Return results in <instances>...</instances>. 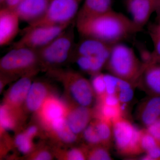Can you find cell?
Returning a JSON list of instances; mask_svg holds the SVG:
<instances>
[{
  "label": "cell",
  "instance_id": "6da1fadb",
  "mask_svg": "<svg viewBox=\"0 0 160 160\" xmlns=\"http://www.w3.org/2000/svg\"><path fill=\"white\" fill-rule=\"evenodd\" d=\"M75 28L83 37L97 39L111 46L139 32L130 18L113 9L104 14L75 21Z\"/></svg>",
  "mask_w": 160,
  "mask_h": 160
},
{
  "label": "cell",
  "instance_id": "7a4b0ae2",
  "mask_svg": "<svg viewBox=\"0 0 160 160\" xmlns=\"http://www.w3.org/2000/svg\"><path fill=\"white\" fill-rule=\"evenodd\" d=\"M145 67V63L131 47L120 42L112 46L105 69L109 73L136 86Z\"/></svg>",
  "mask_w": 160,
  "mask_h": 160
},
{
  "label": "cell",
  "instance_id": "3957f363",
  "mask_svg": "<svg viewBox=\"0 0 160 160\" xmlns=\"http://www.w3.org/2000/svg\"><path fill=\"white\" fill-rule=\"evenodd\" d=\"M75 22L51 42L37 50L39 63L58 66L72 58L76 44Z\"/></svg>",
  "mask_w": 160,
  "mask_h": 160
},
{
  "label": "cell",
  "instance_id": "277c9868",
  "mask_svg": "<svg viewBox=\"0 0 160 160\" xmlns=\"http://www.w3.org/2000/svg\"><path fill=\"white\" fill-rule=\"evenodd\" d=\"M113 139L118 152L126 156L143 153L140 145L142 129L123 117L112 122Z\"/></svg>",
  "mask_w": 160,
  "mask_h": 160
},
{
  "label": "cell",
  "instance_id": "5b68a950",
  "mask_svg": "<svg viewBox=\"0 0 160 160\" xmlns=\"http://www.w3.org/2000/svg\"><path fill=\"white\" fill-rule=\"evenodd\" d=\"M84 0H52L48 10L40 19L26 28L45 25H61L75 21Z\"/></svg>",
  "mask_w": 160,
  "mask_h": 160
},
{
  "label": "cell",
  "instance_id": "8992f818",
  "mask_svg": "<svg viewBox=\"0 0 160 160\" xmlns=\"http://www.w3.org/2000/svg\"><path fill=\"white\" fill-rule=\"evenodd\" d=\"M39 63L37 50L25 47H13L1 58L0 67L5 74L31 73Z\"/></svg>",
  "mask_w": 160,
  "mask_h": 160
},
{
  "label": "cell",
  "instance_id": "52a82bcc",
  "mask_svg": "<svg viewBox=\"0 0 160 160\" xmlns=\"http://www.w3.org/2000/svg\"><path fill=\"white\" fill-rule=\"evenodd\" d=\"M73 23L25 28L22 37L13 43L12 48L25 47L37 51L51 42Z\"/></svg>",
  "mask_w": 160,
  "mask_h": 160
},
{
  "label": "cell",
  "instance_id": "ba28073f",
  "mask_svg": "<svg viewBox=\"0 0 160 160\" xmlns=\"http://www.w3.org/2000/svg\"><path fill=\"white\" fill-rule=\"evenodd\" d=\"M56 72L58 76L70 86L72 97L80 106L88 107L91 105L94 92L91 82L76 72Z\"/></svg>",
  "mask_w": 160,
  "mask_h": 160
},
{
  "label": "cell",
  "instance_id": "9c48e42d",
  "mask_svg": "<svg viewBox=\"0 0 160 160\" xmlns=\"http://www.w3.org/2000/svg\"><path fill=\"white\" fill-rule=\"evenodd\" d=\"M130 18L141 31L160 5V0H125Z\"/></svg>",
  "mask_w": 160,
  "mask_h": 160
},
{
  "label": "cell",
  "instance_id": "30bf717a",
  "mask_svg": "<svg viewBox=\"0 0 160 160\" xmlns=\"http://www.w3.org/2000/svg\"><path fill=\"white\" fill-rule=\"evenodd\" d=\"M20 20L16 9L6 6L0 9V46L9 45L20 31Z\"/></svg>",
  "mask_w": 160,
  "mask_h": 160
},
{
  "label": "cell",
  "instance_id": "8fae6325",
  "mask_svg": "<svg viewBox=\"0 0 160 160\" xmlns=\"http://www.w3.org/2000/svg\"><path fill=\"white\" fill-rule=\"evenodd\" d=\"M112 46L94 38L82 37L76 44L72 58L75 56H83L101 59L107 62Z\"/></svg>",
  "mask_w": 160,
  "mask_h": 160
},
{
  "label": "cell",
  "instance_id": "7c38bea8",
  "mask_svg": "<svg viewBox=\"0 0 160 160\" xmlns=\"http://www.w3.org/2000/svg\"><path fill=\"white\" fill-rule=\"evenodd\" d=\"M52 0H22L16 10L20 20L28 24L41 18L48 10Z\"/></svg>",
  "mask_w": 160,
  "mask_h": 160
},
{
  "label": "cell",
  "instance_id": "4fadbf2b",
  "mask_svg": "<svg viewBox=\"0 0 160 160\" xmlns=\"http://www.w3.org/2000/svg\"><path fill=\"white\" fill-rule=\"evenodd\" d=\"M137 86L151 96H160V63L146 64Z\"/></svg>",
  "mask_w": 160,
  "mask_h": 160
},
{
  "label": "cell",
  "instance_id": "5bb4252c",
  "mask_svg": "<svg viewBox=\"0 0 160 160\" xmlns=\"http://www.w3.org/2000/svg\"><path fill=\"white\" fill-rule=\"evenodd\" d=\"M138 117L146 128L160 118V96H151L143 102L138 109Z\"/></svg>",
  "mask_w": 160,
  "mask_h": 160
},
{
  "label": "cell",
  "instance_id": "9a60e30c",
  "mask_svg": "<svg viewBox=\"0 0 160 160\" xmlns=\"http://www.w3.org/2000/svg\"><path fill=\"white\" fill-rule=\"evenodd\" d=\"M112 9V0H84L75 21L104 14Z\"/></svg>",
  "mask_w": 160,
  "mask_h": 160
},
{
  "label": "cell",
  "instance_id": "2e32d148",
  "mask_svg": "<svg viewBox=\"0 0 160 160\" xmlns=\"http://www.w3.org/2000/svg\"><path fill=\"white\" fill-rule=\"evenodd\" d=\"M87 107L80 106L73 109L67 117V124L76 134L84 131L88 126L92 112Z\"/></svg>",
  "mask_w": 160,
  "mask_h": 160
},
{
  "label": "cell",
  "instance_id": "e0dca14e",
  "mask_svg": "<svg viewBox=\"0 0 160 160\" xmlns=\"http://www.w3.org/2000/svg\"><path fill=\"white\" fill-rule=\"evenodd\" d=\"M47 91L45 84L41 82H35L31 87L26 98L27 108L34 111L38 110L44 103Z\"/></svg>",
  "mask_w": 160,
  "mask_h": 160
},
{
  "label": "cell",
  "instance_id": "ac0fdd59",
  "mask_svg": "<svg viewBox=\"0 0 160 160\" xmlns=\"http://www.w3.org/2000/svg\"><path fill=\"white\" fill-rule=\"evenodd\" d=\"M32 85L29 74L20 78L10 89L9 99L12 102L18 104L26 99Z\"/></svg>",
  "mask_w": 160,
  "mask_h": 160
},
{
  "label": "cell",
  "instance_id": "d6986e66",
  "mask_svg": "<svg viewBox=\"0 0 160 160\" xmlns=\"http://www.w3.org/2000/svg\"><path fill=\"white\" fill-rule=\"evenodd\" d=\"M42 115L47 122L51 123L59 118L63 117L65 109L62 103L55 98L46 100L43 103Z\"/></svg>",
  "mask_w": 160,
  "mask_h": 160
},
{
  "label": "cell",
  "instance_id": "ffe728a7",
  "mask_svg": "<svg viewBox=\"0 0 160 160\" xmlns=\"http://www.w3.org/2000/svg\"><path fill=\"white\" fill-rule=\"evenodd\" d=\"M93 123L102 145L109 148L113 141L112 123L102 119H98Z\"/></svg>",
  "mask_w": 160,
  "mask_h": 160
},
{
  "label": "cell",
  "instance_id": "44dd1931",
  "mask_svg": "<svg viewBox=\"0 0 160 160\" xmlns=\"http://www.w3.org/2000/svg\"><path fill=\"white\" fill-rule=\"evenodd\" d=\"M99 118L112 122L119 118L123 117L122 108L121 106H107L100 103Z\"/></svg>",
  "mask_w": 160,
  "mask_h": 160
},
{
  "label": "cell",
  "instance_id": "7402d4cb",
  "mask_svg": "<svg viewBox=\"0 0 160 160\" xmlns=\"http://www.w3.org/2000/svg\"><path fill=\"white\" fill-rule=\"evenodd\" d=\"M133 87L131 83L119 78L116 95L122 105L130 102L133 98Z\"/></svg>",
  "mask_w": 160,
  "mask_h": 160
},
{
  "label": "cell",
  "instance_id": "603a6c76",
  "mask_svg": "<svg viewBox=\"0 0 160 160\" xmlns=\"http://www.w3.org/2000/svg\"><path fill=\"white\" fill-rule=\"evenodd\" d=\"M149 35L153 44V50L149 53V62L160 63V32L151 25L149 30Z\"/></svg>",
  "mask_w": 160,
  "mask_h": 160
},
{
  "label": "cell",
  "instance_id": "cb8c5ba5",
  "mask_svg": "<svg viewBox=\"0 0 160 160\" xmlns=\"http://www.w3.org/2000/svg\"><path fill=\"white\" fill-rule=\"evenodd\" d=\"M91 81V85L93 90L100 98H102L107 94L106 84L104 79V74L100 72L93 75Z\"/></svg>",
  "mask_w": 160,
  "mask_h": 160
},
{
  "label": "cell",
  "instance_id": "d4e9b609",
  "mask_svg": "<svg viewBox=\"0 0 160 160\" xmlns=\"http://www.w3.org/2000/svg\"><path fill=\"white\" fill-rule=\"evenodd\" d=\"M159 144L160 142L156 139L146 129H142L140 145L143 152H146Z\"/></svg>",
  "mask_w": 160,
  "mask_h": 160
},
{
  "label": "cell",
  "instance_id": "484cf974",
  "mask_svg": "<svg viewBox=\"0 0 160 160\" xmlns=\"http://www.w3.org/2000/svg\"><path fill=\"white\" fill-rule=\"evenodd\" d=\"M54 130L56 132L60 138L66 142H73L76 139V134L70 129L66 120L65 122Z\"/></svg>",
  "mask_w": 160,
  "mask_h": 160
},
{
  "label": "cell",
  "instance_id": "4316f807",
  "mask_svg": "<svg viewBox=\"0 0 160 160\" xmlns=\"http://www.w3.org/2000/svg\"><path fill=\"white\" fill-rule=\"evenodd\" d=\"M88 159L91 160H112L109 151V148L105 146H98L89 152Z\"/></svg>",
  "mask_w": 160,
  "mask_h": 160
},
{
  "label": "cell",
  "instance_id": "83f0119b",
  "mask_svg": "<svg viewBox=\"0 0 160 160\" xmlns=\"http://www.w3.org/2000/svg\"><path fill=\"white\" fill-rule=\"evenodd\" d=\"M83 135L84 138L89 144L94 145L102 144L94 124H90L86 127L83 131Z\"/></svg>",
  "mask_w": 160,
  "mask_h": 160
},
{
  "label": "cell",
  "instance_id": "f1b7e54d",
  "mask_svg": "<svg viewBox=\"0 0 160 160\" xmlns=\"http://www.w3.org/2000/svg\"><path fill=\"white\" fill-rule=\"evenodd\" d=\"M104 79L107 94L116 95L119 78L109 73L104 74Z\"/></svg>",
  "mask_w": 160,
  "mask_h": 160
},
{
  "label": "cell",
  "instance_id": "f546056e",
  "mask_svg": "<svg viewBox=\"0 0 160 160\" xmlns=\"http://www.w3.org/2000/svg\"><path fill=\"white\" fill-rule=\"evenodd\" d=\"M1 126L5 130H9L13 127V120L9 114L8 109L5 106H2L0 109Z\"/></svg>",
  "mask_w": 160,
  "mask_h": 160
},
{
  "label": "cell",
  "instance_id": "4dcf8cb0",
  "mask_svg": "<svg viewBox=\"0 0 160 160\" xmlns=\"http://www.w3.org/2000/svg\"><path fill=\"white\" fill-rule=\"evenodd\" d=\"M16 144L22 153H27L31 149L30 138L26 133L18 135L16 138Z\"/></svg>",
  "mask_w": 160,
  "mask_h": 160
},
{
  "label": "cell",
  "instance_id": "1f68e13d",
  "mask_svg": "<svg viewBox=\"0 0 160 160\" xmlns=\"http://www.w3.org/2000/svg\"><path fill=\"white\" fill-rule=\"evenodd\" d=\"M146 130L160 142V118L146 127Z\"/></svg>",
  "mask_w": 160,
  "mask_h": 160
},
{
  "label": "cell",
  "instance_id": "d6a6232c",
  "mask_svg": "<svg viewBox=\"0 0 160 160\" xmlns=\"http://www.w3.org/2000/svg\"><path fill=\"white\" fill-rule=\"evenodd\" d=\"M101 102L103 104L107 106H121L122 104L120 103L116 95L107 94L101 99Z\"/></svg>",
  "mask_w": 160,
  "mask_h": 160
},
{
  "label": "cell",
  "instance_id": "836d02e7",
  "mask_svg": "<svg viewBox=\"0 0 160 160\" xmlns=\"http://www.w3.org/2000/svg\"><path fill=\"white\" fill-rule=\"evenodd\" d=\"M146 154L141 158L142 160H157L160 158V144L146 152Z\"/></svg>",
  "mask_w": 160,
  "mask_h": 160
},
{
  "label": "cell",
  "instance_id": "e575fe53",
  "mask_svg": "<svg viewBox=\"0 0 160 160\" xmlns=\"http://www.w3.org/2000/svg\"><path fill=\"white\" fill-rule=\"evenodd\" d=\"M86 158V155L80 149H72L68 152V159L70 160H83Z\"/></svg>",
  "mask_w": 160,
  "mask_h": 160
},
{
  "label": "cell",
  "instance_id": "d590c367",
  "mask_svg": "<svg viewBox=\"0 0 160 160\" xmlns=\"http://www.w3.org/2000/svg\"><path fill=\"white\" fill-rule=\"evenodd\" d=\"M51 159V155L48 152L43 151L40 152L37 156L35 160H48Z\"/></svg>",
  "mask_w": 160,
  "mask_h": 160
},
{
  "label": "cell",
  "instance_id": "8d00e7d4",
  "mask_svg": "<svg viewBox=\"0 0 160 160\" xmlns=\"http://www.w3.org/2000/svg\"><path fill=\"white\" fill-rule=\"evenodd\" d=\"M37 131V128L35 126H32L29 127L26 131V134L29 137L31 138L32 136L34 135Z\"/></svg>",
  "mask_w": 160,
  "mask_h": 160
},
{
  "label": "cell",
  "instance_id": "74e56055",
  "mask_svg": "<svg viewBox=\"0 0 160 160\" xmlns=\"http://www.w3.org/2000/svg\"><path fill=\"white\" fill-rule=\"evenodd\" d=\"M157 18L158 21V23L152 25L158 31L160 32V16L157 17Z\"/></svg>",
  "mask_w": 160,
  "mask_h": 160
},
{
  "label": "cell",
  "instance_id": "f35d334b",
  "mask_svg": "<svg viewBox=\"0 0 160 160\" xmlns=\"http://www.w3.org/2000/svg\"><path fill=\"white\" fill-rule=\"evenodd\" d=\"M6 0H0V4H1V7H3L5 5Z\"/></svg>",
  "mask_w": 160,
  "mask_h": 160
},
{
  "label": "cell",
  "instance_id": "ab89813d",
  "mask_svg": "<svg viewBox=\"0 0 160 160\" xmlns=\"http://www.w3.org/2000/svg\"><path fill=\"white\" fill-rule=\"evenodd\" d=\"M156 12L157 14V17L160 16V5L159 6Z\"/></svg>",
  "mask_w": 160,
  "mask_h": 160
}]
</instances>
